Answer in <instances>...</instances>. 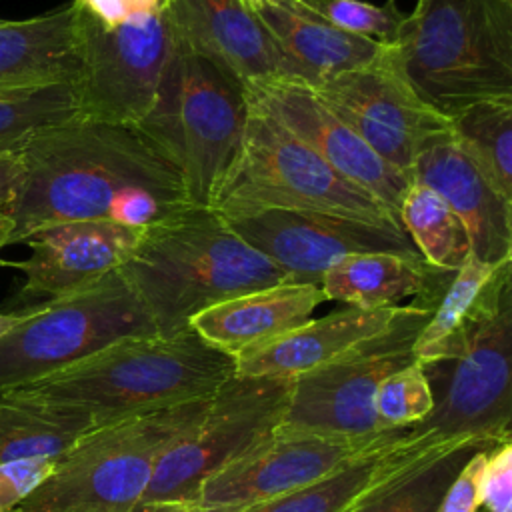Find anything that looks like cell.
Listing matches in <instances>:
<instances>
[{"label":"cell","instance_id":"d6a6232c","mask_svg":"<svg viewBox=\"0 0 512 512\" xmlns=\"http://www.w3.org/2000/svg\"><path fill=\"white\" fill-rule=\"evenodd\" d=\"M302 4L332 26L354 36L376 40L384 46L398 38L406 20V14L400 12L396 0H386L384 4L366 0H302Z\"/></svg>","mask_w":512,"mask_h":512},{"label":"cell","instance_id":"4fadbf2b","mask_svg":"<svg viewBox=\"0 0 512 512\" xmlns=\"http://www.w3.org/2000/svg\"><path fill=\"white\" fill-rule=\"evenodd\" d=\"M404 430L328 436L280 424L262 442L210 474L192 504L198 512H242L334 472Z\"/></svg>","mask_w":512,"mask_h":512},{"label":"cell","instance_id":"ac0fdd59","mask_svg":"<svg viewBox=\"0 0 512 512\" xmlns=\"http://www.w3.org/2000/svg\"><path fill=\"white\" fill-rule=\"evenodd\" d=\"M170 2L182 44L240 78L246 86L280 78L306 82V74L280 52L258 16L242 0Z\"/></svg>","mask_w":512,"mask_h":512},{"label":"cell","instance_id":"4316f807","mask_svg":"<svg viewBox=\"0 0 512 512\" xmlns=\"http://www.w3.org/2000/svg\"><path fill=\"white\" fill-rule=\"evenodd\" d=\"M94 426L70 408L26 398L16 390L0 394V464L50 458L58 460Z\"/></svg>","mask_w":512,"mask_h":512},{"label":"cell","instance_id":"44dd1931","mask_svg":"<svg viewBox=\"0 0 512 512\" xmlns=\"http://www.w3.org/2000/svg\"><path fill=\"white\" fill-rule=\"evenodd\" d=\"M456 270L438 268L422 256L366 252L350 254L332 264L320 288L326 300L356 308H388L412 298V306L434 310Z\"/></svg>","mask_w":512,"mask_h":512},{"label":"cell","instance_id":"52a82bcc","mask_svg":"<svg viewBox=\"0 0 512 512\" xmlns=\"http://www.w3.org/2000/svg\"><path fill=\"white\" fill-rule=\"evenodd\" d=\"M84 118L134 126L180 44L170 0H72Z\"/></svg>","mask_w":512,"mask_h":512},{"label":"cell","instance_id":"30bf717a","mask_svg":"<svg viewBox=\"0 0 512 512\" xmlns=\"http://www.w3.org/2000/svg\"><path fill=\"white\" fill-rule=\"evenodd\" d=\"M150 334H158L154 322L118 268L88 288L24 308V318L0 338V394L118 340Z\"/></svg>","mask_w":512,"mask_h":512},{"label":"cell","instance_id":"2e32d148","mask_svg":"<svg viewBox=\"0 0 512 512\" xmlns=\"http://www.w3.org/2000/svg\"><path fill=\"white\" fill-rule=\"evenodd\" d=\"M248 98L312 148L332 170L374 196L396 220L408 176L384 162L310 84L292 78L248 84Z\"/></svg>","mask_w":512,"mask_h":512},{"label":"cell","instance_id":"83f0119b","mask_svg":"<svg viewBox=\"0 0 512 512\" xmlns=\"http://www.w3.org/2000/svg\"><path fill=\"white\" fill-rule=\"evenodd\" d=\"M452 140L512 202V98L480 100L450 118Z\"/></svg>","mask_w":512,"mask_h":512},{"label":"cell","instance_id":"8fae6325","mask_svg":"<svg viewBox=\"0 0 512 512\" xmlns=\"http://www.w3.org/2000/svg\"><path fill=\"white\" fill-rule=\"evenodd\" d=\"M292 378L234 374L208 398L196 424L158 456L142 502H192L200 484L270 436L288 410Z\"/></svg>","mask_w":512,"mask_h":512},{"label":"cell","instance_id":"ab89813d","mask_svg":"<svg viewBox=\"0 0 512 512\" xmlns=\"http://www.w3.org/2000/svg\"><path fill=\"white\" fill-rule=\"evenodd\" d=\"M24 318V308L16 312H0V338L8 334Z\"/></svg>","mask_w":512,"mask_h":512},{"label":"cell","instance_id":"74e56055","mask_svg":"<svg viewBox=\"0 0 512 512\" xmlns=\"http://www.w3.org/2000/svg\"><path fill=\"white\" fill-rule=\"evenodd\" d=\"M134 512H198L192 502L184 500H156L142 502Z\"/></svg>","mask_w":512,"mask_h":512},{"label":"cell","instance_id":"7402d4cb","mask_svg":"<svg viewBox=\"0 0 512 512\" xmlns=\"http://www.w3.org/2000/svg\"><path fill=\"white\" fill-rule=\"evenodd\" d=\"M402 306H346L278 336L276 340L234 358L236 374L294 378L326 364L356 342L386 328Z\"/></svg>","mask_w":512,"mask_h":512},{"label":"cell","instance_id":"5b68a950","mask_svg":"<svg viewBox=\"0 0 512 512\" xmlns=\"http://www.w3.org/2000/svg\"><path fill=\"white\" fill-rule=\"evenodd\" d=\"M510 356L512 258L496 266L458 328L420 362L426 376H446V384L432 412L408 432L430 444L512 440Z\"/></svg>","mask_w":512,"mask_h":512},{"label":"cell","instance_id":"8992f818","mask_svg":"<svg viewBox=\"0 0 512 512\" xmlns=\"http://www.w3.org/2000/svg\"><path fill=\"white\" fill-rule=\"evenodd\" d=\"M248 114L246 84L180 40L134 126L178 168L190 202L210 208L242 148Z\"/></svg>","mask_w":512,"mask_h":512},{"label":"cell","instance_id":"8d00e7d4","mask_svg":"<svg viewBox=\"0 0 512 512\" xmlns=\"http://www.w3.org/2000/svg\"><path fill=\"white\" fill-rule=\"evenodd\" d=\"M22 174V152H0V208L8 206L16 198Z\"/></svg>","mask_w":512,"mask_h":512},{"label":"cell","instance_id":"e0dca14e","mask_svg":"<svg viewBox=\"0 0 512 512\" xmlns=\"http://www.w3.org/2000/svg\"><path fill=\"white\" fill-rule=\"evenodd\" d=\"M144 230L106 220H74L34 230L24 242L30 256L6 262L22 270V308L92 286L118 270L134 252Z\"/></svg>","mask_w":512,"mask_h":512},{"label":"cell","instance_id":"cb8c5ba5","mask_svg":"<svg viewBox=\"0 0 512 512\" xmlns=\"http://www.w3.org/2000/svg\"><path fill=\"white\" fill-rule=\"evenodd\" d=\"M80 80L70 6L0 22V90Z\"/></svg>","mask_w":512,"mask_h":512},{"label":"cell","instance_id":"ba28073f","mask_svg":"<svg viewBox=\"0 0 512 512\" xmlns=\"http://www.w3.org/2000/svg\"><path fill=\"white\" fill-rule=\"evenodd\" d=\"M208 398L88 430L12 512H134L158 456L196 424Z\"/></svg>","mask_w":512,"mask_h":512},{"label":"cell","instance_id":"9a60e30c","mask_svg":"<svg viewBox=\"0 0 512 512\" xmlns=\"http://www.w3.org/2000/svg\"><path fill=\"white\" fill-rule=\"evenodd\" d=\"M226 222L246 244L284 270L288 282L320 286L324 272L350 254L420 256L400 226L340 214L262 210Z\"/></svg>","mask_w":512,"mask_h":512},{"label":"cell","instance_id":"484cf974","mask_svg":"<svg viewBox=\"0 0 512 512\" xmlns=\"http://www.w3.org/2000/svg\"><path fill=\"white\" fill-rule=\"evenodd\" d=\"M482 448L492 444L462 438L426 446L368 488L346 512H438L460 468Z\"/></svg>","mask_w":512,"mask_h":512},{"label":"cell","instance_id":"60d3db41","mask_svg":"<svg viewBox=\"0 0 512 512\" xmlns=\"http://www.w3.org/2000/svg\"><path fill=\"white\" fill-rule=\"evenodd\" d=\"M248 8H254L256 4H260V2H278V0H242Z\"/></svg>","mask_w":512,"mask_h":512},{"label":"cell","instance_id":"1f68e13d","mask_svg":"<svg viewBox=\"0 0 512 512\" xmlns=\"http://www.w3.org/2000/svg\"><path fill=\"white\" fill-rule=\"evenodd\" d=\"M432 408V386L418 360L388 374L374 396V416L380 430L410 428L422 422Z\"/></svg>","mask_w":512,"mask_h":512},{"label":"cell","instance_id":"d590c367","mask_svg":"<svg viewBox=\"0 0 512 512\" xmlns=\"http://www.w3.org/2000/svg\"><path fill=\"white\" fill-rule=\"evenodd\" d=\"M488 450L490 448H482L466 460V464L448 486L438 512H478V508L482 506L480 484Z\"/></svg>","mask_w":512,"mask_h":512},{"label":"cell","instance_id":"6da1fadb","mask_svg":"<svg viewBox=\"0 0 512 512\" xmlns=\"http://www.w3.org/2000/svg\"><path fill=\"white\" fill-rule=\"evenodd\" d=\"M22 162L18 194L2 208L10 244L74 220L148 230L194 206L178 168L130 124L80 116L32 140Z\"/></svg>","mask_w":512,"mask_h":512},{"label":"cell","instance_id":"e575fe53","mask_svg":"<svg viewBox=\"0 0 512 512\" xmlns=\"http://www.w3.org/2000/svg\"><path fill=\"white\" fill-rule=\"evenodd\" d=\"M480 496L486 512H512V440L488 450Z\"/></svg>","mask_w":512,"mask_h":512},{"label":"cell","instance_id":"7c38bea8","mask_svg":"<svg viewBox=\"0 0 512 512\" xmlns=\"http://www.w3.org/2000/svg\"><path fill=\"white\" fill-rule=\"evenodd\" d=\"M430 314L406 304L380 332L294 376L282 424L328 436L380 432L374 416L376 390L388 374L416 362V342Z\"/></svg>","mask_w":512,"mask_h":512},{"label":"cell","instance_id":"b9f144b4","mask_svg":"<svg viewBox=\"0 0 512 512\" xmlns=\"http://www.w3.org/2000/svg\"><path fill=\"white\" fill-rule=\"evenodd\" d=\"M0 22H2V20H0Z\"/></svg>","mask_w":512,"mask_h":512},{"label":"cell","instance_id":"603a6c76","mask_svg":"<svg viewBox=\"0 0 512 512\" xmlns=\"http://www.w3.org/2000/svg\"><path fill=\"white\" fill-rule=\"evenodd\" d=\"M280 52L290 58L310 86L324 78L376 62L384 44L348 34L310 12L302 0L260 2L252 8Z\"/></svg>","mask_w":512,"mask_h":512},{"label":"cell","instance_id":"836d02e7","mask_svg":"<svg viewBox=\"0 0 512 512\" xmlns=\"http://www.w3.org/2000/svg\"><path fill=\"white\" fill-rule=\"evenodd\" d=\"M56 460L32 458L0 464V512H12L54 470Z\"/></svg>","mask_w":512,"mask_h":512},{"label":"cell","instance_id":"d4e9b609","mask_svg":"<svg viewBox=\"0 0 512 512\" xmlns=\"http://www.w3.org/2000/svg\"><path fill=\"white\" fill-rule=\"evenodd\" d=\"M426 446L436 444L412 436L406 428L402 434L366 450L334 472L242 512H346L368 488Z\"/></svg>","mask_w":512,"mask_h":512},{"label":"cell","instance_id":"7a4b0ae2","mask_svg":"<svg viewBox=\"0 0 512 512\" xmlns=\"http://www.w3.org/2000/svg\"><path fill=\"white\" fill-rule=\"evenodd\" d=\"M234 374V358L188 328L118 340L16 392L80 412L98 428L204 400Z\"/></svg>","mask_w":512,"mask_h":512},{"label":"cell","instance_id":"277c9868","mask_svg":"<svg viewBox=\"0 0 512 512\" xmlns=\"http://www.w3.org/2000/svg\"><path fill=\"white\" fill-rule=\"evenodd\" d=\"M384 62L446 118L512 98V0H416Z\"/></svg>","mask_w":512,"mask_h":512},{"label":"cell","instance_id":"9c48e42d","mask_svg":"<svg viewBox=\"0 0 512 512\" xmlns=\"http://www.w3.org/2000/svg\"><path fill=\"white\" fill-rule=\"evenodd\" d=\"M210 208L226 218L300 210L400 226L374 196L332 170L252 100L242 148Z\"/></svg>","mask_w":512,"mask_h":512},{"label":"cell","instance_id":"5bb4252c","mask_svg":"<svg viewBox=\"0 0 512 512\" xmlns=\"http://www.w3.org/2000/svg\"><path fill=\"white\" fill-rule=\"evenodd\" d=\"M312 90L384 162L410 180L420 154L452 138L450 118L412 92L384 62V50L376 62L324 78Z\"/></svg>","mask_w":512,"mask_h":512},{"label":"cell","instance_id":"4dcf8cb0","mask_svg":"<svg viewBox=\"0 0 512 512\" xmlns=\"http://www.w3.org/2000/svg\"><path fill=\"white\" fill-rule=\"evenodd\" d=\"M498 264L478 260L474 254H470L468 260L454 272L450 284L446 286L444 294L440 296L426 326L418 336V342H416L418 362H422L442 340H446L458 328L462 318L476 304L482 288L486 286V282L490 280Z\"/></svg>","mask_w":512,"mask_h":512},{"label":"cell","instance_id":"ffe728a7","mask_svg":"<svg viewBox=\"0 0 512 512\" xmlns=\"http://www.w3.org/2000/svg\"><path fill=\"white\" fill-rule=\"evenodd\" d=\"M324 300L318 284L280 282L202 310L190 320V328L236 358L302 326Z\"/></svg>","mask_w":512,"mask_h":512},{"label":"cell","instance_id":"f546056e","mask_svg":"<svg viewBox=\"0 0 512 512\" xmlns=\"http://www.w3.org/2000/svg\"><path fill=\"white\" fill-rule=\"evenodd\" d=\"M80 116L74 82L0 90V152H22L40 134Z\"/></svg>","mask_w":512,"mask_h":512},{"label":"cell","instance_id":"f1b7e54d","mask_svg":"<svg viewBox=\"0 0 512 512\" xmlns=\"http://www.w3.org/2000/svg\"><path fill=\"white\" fill-rule=\"evenodd\" d=\"M398 222L418 254L438 268L458 270L472 254L464 222L426 184L408 186L398 208Z\"/></svg>","mask_w":512,"mask_h":512},{"label":"cell","instance_id":"f35d334b","mask_svg":"<svg viewBox=\"0 0 512 512\" xmlns=\"http://www.w3.org/2000/svg\"><path fill=\"white\" fill-rule=\"evenodd\" d=\"M12 230H14V224L10 220V216L0 208V250L6 248L10 244V238H12ZM0 264H6V260L0 258Z\"/></svg>","mask_w":512,"mask_h":512},{"label":"cell","instance_id":"3957f363","mask_svg":"<svg viewBox=\"0 0 512 512\" xmlns=\"http://www.w3.org/2000/svg\"><path fill=\"white\" fill-rule=\"evenodd\" d=\"M120 270L162 336L188 330L210 306L288 282L284 270L246 244L224 216L200 206L144 230Z\"/></svg>","mask_w":512,"mask_h":512},{"label":"cell","instance_id":"d6986e66","mask_svg":"<svg viewBox=\"0 0 512 512\" xmlns=\"http://www.w3.org/2000/svg\"><path fill=\"white\" fill-rule=\"evenodd\" d=\"M412 182L432 188L456 212L478 260L498 264L512 258V202L488 182L452 138L420 154L412 168Z\"/></svg>","mask_w":512,"mask_h":512}]
</instances>
